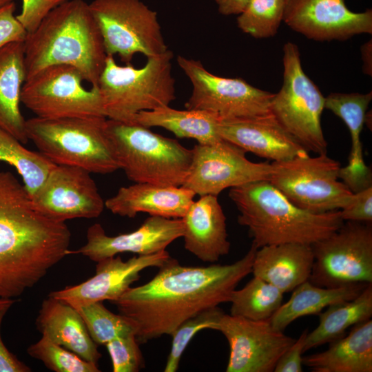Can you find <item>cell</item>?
<instances>
[{
  "label": "cell",
  "mask_w": 372,
  "mask_h": 372,
  "mask_svg": "<svg viewBox=\"0 0 372 372\" xmlns=\"http://www.w3.org/2000/svg\"><path fill=\"white\" fill-rule=\"evenodd\" d=\"M181 219L185 249L197 258L212 264L229 254L226 216L216 196H200Z\"/></svg>",
  "instance_id": "obj_21"
},
{
  "label": "cell",
  "mask_w": 372,
  "mask_h": 372,
  "mask_svg": "<svg viewBox=\"0 0 372 372\" xmlns=\"http://www.w3.org/2000/svg\"><path fill=\"white\" fill-rule=\"evenodd\" d=\"M192 158L182 186L196 195L216 196L224 189L262 180H269L273 165L254 163L246 152L220 140L213 144H197L192 149Z\"/></svg>",
  "instance_id": "obj_14"
},
{
  "label": "cell",
  "mask_w": 372,
  "mask_h": 372,
  "mask_svg": "<svg viewBox=\"0 0 372 372\" xmlns=\"http://www.w3.org/2000/svg\"><path fill=\"white\" fill-rule=\"evenodd\" d=\"M83 81L74 67H46L25 80L21 103L39 118H106L98 87L86 89Z\"/></svg>",
  "instance_id": "obj_12"
},
{
  "label": "cell",
  "mask_w": 372,
  "mask_h": 372,
  "mask_svg": "<svg viewBox=\"0 0 372 372\" xmlns=\"http://www.w3.org/2000/svg\"><path fill=\"white\" fill-rule=\"evenodd\" d=\"M15 302L14 298L0 297V372H29L31 369L8 351L1 336V322Z\"/></svg>",
  "instance_id": "obj_41"
},
{
  "label": "cell",
  "mask_w": 372,
  "mask_h": 372,
  "mask_svg": "<svg viewBox=\"0 0 372 372\" xmlns=\"http://www.w3.org/2000/svg\"><path fill=\"white\" fill-rule=\"evenodd\" d=\"M92 340L105 345L116 338L135 334L134 322L126 316L108 310L103 302H96L76 309Z\"/></svg>",
  "instance_id": "obj_33"
},
{
  "label": "cell",
  "mask_w": 372,
  "mask_h": 372,
  "mask_svg": "<svg viewBox=\"0 0 372 372\" xmlns=\"http://www.w3.org/2000/svg\"><path fill=\"white\" fill-rule=\"evenodd\" d=\"M224 312L218 307L203 310L183 321L172 334V342L165 372H176L182 355L192 338L203 329H218V321Z\"/></svg>",
  "instance_id": "obj_35"
},
{
  "label": "cell",
  "mask_w": 372,
  "mask_h": 372,
  "mask_svg": "<svg viewBox=\"0 0 372 372\" xmlns=\"http://www.w3.org/2000/svg\"><path fill=\"white\" fill-rule=\"evenodd\" d=\"M29 355L39 360L55 372H99L96 364L88 362L77 354L56 344L45 335L30 345Z\"/></svg>",
  "instance_id": "obj_36"
},
{
  "label": "cell",
  "mask_w": 372,
  "mask_h": 372,
  "mask_svg": "<svg viewBox=\"0 0 372 372\" xmlns=\"http://www.w3.org/2000/svg\"><path fill=\"white\" fill-rule=\"evenodd\" d=\"M340 212L344 221L371 223L372 186L353 193L350 200Z\"/></svg>",
  "instance_id": "obj_39"
},
{
  "label": "cell",
  "mask_w": 372,
  "mask_h": 372,
  "mask_svg": "<svg viewBox=\"0 0 372 372\" xmlns=\"http://www.w3.org/2000/svg\"><path fill=\"white\" fill-rule=\"evenodd\" d=\"M0 161L14 167L30 196L56 165L41 152L25 148L22 143L1 127Z\"/></svg>",
  "instance_id": "obj_31"
},
{
  "label": "cell",
  "mask_w": 372,
  "mask_h": 372,
  "mask_svg": "<svg viewBox=\"0 0 372 372\" xmlns=\"http://www.w3.org/2000/svg\"><path fill=\"white\" fill-rule=\"evenodd\" d=\"M181 218L150 216L136 230L117 236H108L99 223L87 231V242L70 254H79L92 261L113 257L118 254L149 255L165 250L167 247L183 235Z\"/></svg>",
  "instance_id": "obj_19"
},
{
  "label": "cell",
  "mask_w": 372,
  "mask_h": 372,
  "mask_svg": "<svg viewBox=\"0 0 372 372\" xmlns=\"http://www.w3.org/2000/svg\"><path fill=\"white\" fill-rule=\"evenodd\" d=\"M283 294L275 286L254 276L242 288L232 292L229 314L252 320H269L282 304Z\"/></svg>",
  "instance_id": "obj_32"
},
{
  "label": "cell",
  "mask_w": 372,
  "mask_h": 372,
  "mask_svg": "<svg viewBox=\"0 0 372 372\" xmlns=\"http://www.w3.org/2000/svg\"><path fill=\"white\" fill-rule=\"evenodd\" d=\"M221 138L258 156L281 162L309 153L271 113L256 117L223 120Z\"/></svg>",
  "instance_id": "obj_20"
},
{
  "label": "cell",
  "mask_w": 372,
  "mask_h": 372,
  "mask_svg": "<svg viewBox=\"0 0 372 372\" xmlns=\"http://www.w3.org/2000/svg\"><path fill=\"white\" fill-rule=\"evenodd\" d=\"M172 59L168 49L135 68L118 65L107 56L97 83L106 118L130 121L141 112L169 105L176 99Z\"/></svg>",
  "instance_id": "obj_5"
},
{
  "label": "cell",
  "mask_w": 372,
  "mask_h": 372,
  "mask_svg": "<svg viewBox=\"0 0 372 372\" xmlns=\"http://www.w3.org/2000/svg\"><path fill=\"white\" fill-rule=\"evenodd\" d=\"M105 128L119 168L130 180L183 185L192 162V149L132 121L107 118Z\"/></svg>",
  "instance_id": "obj_6"
},
{
  "label": "cell",
  "mask_w": 372,
  "mask_h": 372,
  "mask_svg": "<svg viewBox=\"0 0 372 372\" xmlns=\"http://www.w3.org/2000/svg\"><path fill=\"white\" fill-rule=\"evenodd\" d=\"M283 21L318 41H344L372 34V10L354 12L344 0H285Z\"/></svg>",
  "instance_id": "obj_17"
},
{
  "label": "cell",
  "mask_w": 372,
  "mask_h": 372,
  "mask_svg": "<svg viewBox=\"0 0 372 372\" xmlns=\"http://www.w3.org/2000/svg\"><path fill=\"white\" fill-rule=\"evenodd\" d=\"M302 363L313 372H371V319L353 325L327 350L303 357Z\"/></svg>",
  "instance_id": "obj_26"
},
{
  "label": "cell",
  "mask_w": 372,
  "mask_h": 372,
  "mask_svg": "<svg viewBox=\"0 0 372 372\" xmlns=\"http://www.w3.org/2000/svg\"><path fill=\"white\" fill-rule=\"evenodd\" d=\"M135 334L114 338L105 346L114 372H137L144 366V360Z\"/></svg>",
  "instance_id": "obj_37"
},
{
  "label": "cell",
  "mask_w": 372,
  "mask_h": 372,
  "mask_svg": "<svg viewBox=\"0 0 372 372\" xmlns=\"http://www.w3.org/2000/svg\"><path fill=\"white\" fill-rule=\"evenodd\" d=\"M14 1L0 7V50L6 45L17 41H24L27 32L17 20L14 12Z\"/></svg>",
  "instance_id": "obj_40"
},
{
  "label": "cell",
  "mask_w": 372,
  "mask_h": 372,
  "mask_svg": "<svg viewBox=\"0 0 372 372\" xmlns=\"http://www.w3.org/2000/svg\"><path fill=\"white\" fill-rule=\"evenodd\" d=\"M12 1H14V0H0V7Z\"/></svg>",
  "instance_id": "obj_45"
},
{
  "label": "cell",
  "mask_w": 372,
  "mask_h": 372,
  "mask_svg": "<svg viewBox=\"0 0 372 372\" xmlns=\"http://www.w3.org/2000/svg\"><path fill=\"white\" fill-rule=\"evenodd\" d=\"M90 174L81 167L56 165L30 197L43 214L56 221L96 218L105 202Z\"/></svg>",
  "instance_id": "obj_16"
},
{
  "label": "cell",
  "mask_w": 372,
  "mask_h": 372,
  "mask_svg": "<svg viewBox=\"0 0 372 372\" xmlns=\"http://www.w3.org/2000/svg\"><path fill=\"white\" fill-rule=\"evenodd\" d=\"M318 315V325L307 335L304 352L337 340L345 335L349 327L371 319L372 283L353 299L331 304Z\"/></svg>",
  "instance_id": "obj_30"
},
{
  "label": "cell",
  "mask_w": 372,
  "mask_h": 372,
  "mask_svg": "<svg viewBox=\"0 0 372 372\" xmlns=\"http://www.w3.org/2000/svg\"><path fill=\"white\" fill-rule=\"evenodd\" d=\"M218 11L223 15L240 14L251 0H214Z\"/></svg>",
  "instance_id": "obj_43"
},
{
  "label": "cell",
  "mask_w": 372,
  "mask_h": 372,
  "mask_svg": "<svg viewBox=\"0 0 372 372\" xmlns=\"http://www.w3.org/2000/svg\"><path fill=\"white\" fill-rule=\"evenodd\" d=\"M196 194L183 186H161L136 183L121 187L105 201L112 214L134 218L138 213L165 218H181L194 201Z\"/></svg>",
  "instance_id": "obj_22"
},
{
  "label": "cell",
  "mask_w": 372,
  "mask_h": 372,
  "mask_svg": "<svg viewBox=\"0 0 372 372\" xmlns=\"http://www.w3.org/2000/svg\"><path fill=\"white\" fill-rule=\"evenodd\" d=\"M309 331L304 330L278 360L275 372H302L304 342Z\"/></svg>",
  "instance_id": "obj_42"
},
{
  "label": "cell",
  "mask_w": 372,
  "mask_h": 372,
  "mask_svg": "<svg viewBox=\"0 0 372 372\" xmlns=\"http://www.w3.org/2000/svg\"><path fill=\"white\" fill-rule=\"evenodd\" d=\"M313 265L309 281L328 288L372 283L371 223L344 222L311 245Z\"/></svg>",
  "instance_id": "obj_11"
},
{
  "label": "cell",
  "mask_w": 372,
  "mask_h": 372,
  "mask_svg": "<svg viewBox=\"0 0 372 372\" xmlns=\"http://www.w3.org/2000/svg\"><path fill=\"white\" fill-rule=\"evenodd\" d=\"M177 63L192 85L186 109L207 111L221 121L271 113L273 93L254 87L242 79L216 76L198 60L178 56Z\"/></svg>",
  "instance_id": "obj_13"
},
{
  "label": "cell",
  "mask_w": 372,
  "mask_h": 372,
  "mask_svg": "<svg viewBox=\"0 0 372 372\" xmlns=\"http://www.w3.org/2000/svg\"><path fill=\"white\" fill-rule=\"evenodd\" d=\"M282 61L283 83L273 94L270 112L307 151L327 153V143L321 126L325 97L305 74L295 43L284 45Z\"/></svg>",
  "instance_id": "obj_8"
},
{
  "label": "cell",
  "mask_w": 372,
  "mask_h": 372,
  "mask_svg": "<svg viewBox=\"0 0 372 372\" xmlns=\"http://www.w3.org/2000/svg\"><path fill=\"white\" fill-rule=\"evenodd\" d=\"M257 249L251 244L233 263L203 267L185 266L170 257L152 280L130 287L112 302L134 322L139 344L172 335L189 318L229 302L240 282L251 273Z\"/></svg>",
  "instance_id": "obj_1"
},
{
  "label": "cell",
  "mask_w": 372,
  "mask_h": 372,
  "mask_svg": "<svg viewBox=\"0 0 372 372\" xmlns=\"http://www.w3.org/2000/svg\"><path fill=\"white\" fill-rule=\"evenodd\" d=\"M163 250L149 255L134 256L126 261L113 256L97 262L96 273L83 282L52 291L49 296L60 300L74 309L96 302H114L121 297L149 267H160L169 258Z\"/></svg>",
  "instance_id": "obj_18"
},
{
  "label": "cell",
  "mask_w": 372,
  "mask_h": 372,
  "mask_svg": "<svg viewBox=\"0 0 372 372\" xmlns=\"http://www.w3.org/2000/svg\"><path fill=\"white\" fill-rule=\"evenodd\" d=\"M362 59L363 61V72L370 76H372V41H368L361 47Z\"/></svg>",
  "instance_id": "obj_44"
},
{
  "label": "cell",
  "mask_w": 372,
  "mask_h": 372,
  "mask_svg": "<svg viewBox=\"0 0 372 372\" xmlns=\"http://www.w3.org/2000/svg\"><path fill=\"white\" fill-rule=\"evenodd\" d=\"M23 42H12L0 50V127L26 144L25 119L20 110L26 79Z\"/></svg>",
  "instance_id": "obj_27"
},
{
  "label": "cell",
  "mask_w": 372,
  "mask_h": 372,
  "mask_svg": "<svg viewBox=\"0 0 372 372\" xmlns=\"http://www.w3.org/2000/svg\"><path fill=\"white\" fill-rule=\"evenodd\" d=\"M67 0H22V9L16 15L28 34L35 30L42 20L54 8Z\"/></svg>",
  "instance_id": "obj_38"
},
{
  "label": "cell",
  "mask_w": 372,
  "mask_h": 372,
  "mask_svg": "<svg viewBox=\"0 0 372 372\" xmlns=\"http://www.w3.org/2000/svg\"><path fill=\"white\" fill-rule=\"evenodd\" d=\"M36 325L42 335L83 359L98 364L101 354L97 344L81 315L70 304L48 296L41 304Z\"/></svg>",
  "instance_id": "obj_25"
},
{
  "label": "cell",
  "mask_w": 372,
  "mask_h": 372,
  "mask_svg": "<svg viewBox=\"0 0 372 372\" xmlns=\"http://www.w3.org/2000/svg\"><path fill=\"white\" fill-rule=\"evenodd\" d=\"M367 285L328 288L316 286L307 280L293 290L290 298L280 305L269 319V322L274 329L284 331L300 317L319 314L331 304L353 299Z\"/></svg>",
  "instance_id": "obj_29"
},
{
  "label": "cell",
  "mask_w": 372,
  "mask_h": 372,
  "mask_svg": "<svg viewBox=\"0 0 372 372\" xmlns=\"http://www.w3.org/2000/svg\"><path fill=\"white\" fill-rule=\"evenodd\" d=\"M130 121L146 127H163L178 138H193L198 144H213L223 138L218 133L220 118L199 110H176L169 105L136 114Z\"/></svg>",
  "instance_id": "obj_28"
},
{
  "label": "cell",
  "mask_w": 372,
  "mask_h": 372,
  "mask_svg": "<svg viewBox=\"0 0 372 372\" xmlns=\"http://www.w3.org/2000/svg\"><path fill=\"white\" fill-rule=\"evenodd\" d=\"M71 233L34 205L10 172H0V297L14 298L37 285L69 254Z\"/></svg>",
  "instance_id": "obj_2"
},
{
  "label": "cell",
  "mask_w": 372,
  "mask_h": 372,
  "mask_svg": "<svg viewBox=\"0 0 372 372\" xmlns=\"http://www.w3.org/2000/svg\"><path fill=\"white\" fill-rule=\"evenodd\" d=\"M313 261L311 245L287 243L263 246L256 251L251 273L285 293L309 280Z\"/></svg>",
  "instance_id": "obj_24"
},
{
  "label": "cell",
  "mask_w": 372,
  "mask_h": 372,
  "mask_svg": "<svg viewBox=\"0 0 372 372\" xmlns=\"http://www.w3.org/2000/svg\"><path fill=\"white\" fill-rule=\"evenodd\" d=\"M229 196L239 211L238 223L248 229L258 249L287 243L312 245L344 222L340 210L314 214L297 207L268 180L231 188Z\"/></svg>",
  "instance_id": "obj_4"
},
{
  "label": "cell",
  "mask_w": 372,
  "mask_h": 372,
  "mask_svg": "<svg viewBox=\"0 0 372 372\" xmlns=\"http://www.w3.org/2000/svg\"><path fill=\"white\" fill-rule=\"evenodd\" d=\"M269 181L297 207L314 214L340 210L353 192L340 180V163L327 153L272 162Z\"/></svg>",
  "instance_id": "obj_9"
},
{
  "label": "cell",
  "mask_w": 372,
  "mask_h": 372,
  "mask_svg": "<svg viewBox=\"0 0 372 372\" xmlns=\"http://www.w3.org/2000/svg\"><path fill=\"white\" fill-rule=\"evenodd\" d=\"M217 331L227 340V372H272L280 356L295 339L274 329L269 320H252L225 314Z\"/></svg>",
  "instance_id": "obj_15"
},
{
  "label": "cell",
  "mask_w": 372,
  "mask_h": 372,
  "mask_svg": "<svg viewBox=\"0 0 372 372\" xmlns=\"http://www.w3.org/2000/svg\"><path fill=\"white\" fill-rule=\"evenodd\" d=\"M371 99V91L366 94L333 92L325 97L324 109L340 117L350 132L351 154L348 165L340 169L339 178L353 193L372 186L371 170L364 161L360 140Z\"/></svg>",
  "instance_id": "obj_23"
},
{
  "label": "cell",
  "mask_w": 372,
  "mask_h": 372,
  "mask_svg": "<svg viewBox=\"0 0 372 372\" xmlns=\"http://www.w3.org/2000/svg\"><path fill=\"white\" fill-rule=\"evenodd\" d=\"M24 43L26 79L43 68L67 65L97 86L107 54L98 25L84 0H67L51 10ZM25 79V80H26Z\"/></svg>",
  "instance_id": "obj_3"
},
{
  "label": "cell",
  "mask_w": 372,
  "mask_h": 372,
  "mask_svg": "<svg viewBox=\"0 0 372 372\" xmlns=\"http://www.w3.org/2000/svg\"><path fill=\"white\" fill-rule=\"evenodd\" d=\"M105 117L25 120L28 140L56 165L81 167L106 174L120 169L106 132Z\"/></svg>",
  "instance_id": "obj_7"
},
{
  "label": "cell",
  "mask_w": 372,
  "mask_h": 372,
  "mask_svg": "<svg viewBox=\"0 0 372 372\" xmlns=\"http://www.w3.org/2000/svg\"><path fill=\"white\" fill-rule=\"evenodd\" d=\"M285 0H251L237 17V25L244 33L256 39L276 34L283 21Z\"/></svg>",
  "instance_id": "obj_34"
},
{
  "label": "cell",
  "mask_w": 372,
  "mask_h": 372,
  "mask_svg": "<svg viewBox=\"0 0 372 372\" xmlns=\"http://www.w3.org/2000/svg\"><path fill=\"white\" fill-rule=\"evenodd\" d=\"M89 7L107 56L128 64L136 54L147 58L168 50L157 13L141 1L93 0Z\"/></svg>",
  "instance_id": "obj_10"
}]
</instances>
